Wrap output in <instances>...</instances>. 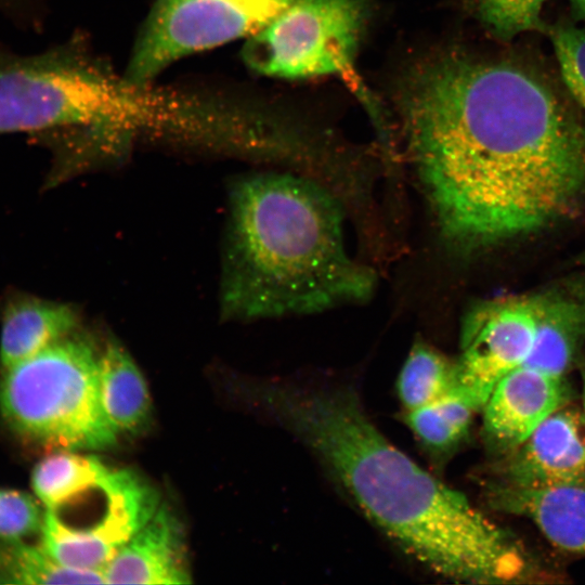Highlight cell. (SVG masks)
<instances>
[{
    "instance_id": "1",
    "label": "cell",
    "mask_w": 585,
    "mask_h": 585,
    "mask_svg": "<svg viewBox=\"0 0 585 585\" xmlns=\"http://www.w3.org/2000/svg\"><path fill=\"white\" fill-rule=\"evenodd\" d=\"M399 108L444 237L474 249L523 236L585 195V123L538 73L458 52L405 75Z\"/></svg>"
},
{
    "instance_id": "2",
    "label": "cell",
    "mask_w": 585,
    "mask_h": 585,
    "mask_svg": "<svg viewBox=\"0 0 585 585\" xmlns=\"http://www.w3.org/2000/svg\"><path fill=\"white\" fill-rule=\"evenodd\" d=\"M260 394L362 515L424 568L460 583L524 576L520 544L393 445L351 386L273 385Z\"/></svg>"
},
{
    "instance_id": "3",
    "label": "cell",
    "mask_w": 585,
    "mask_h": 585,
    "mask_svg": "<svg viewBox=\"0 0 585 585\" xmlns=\"http://www.w3.org/2000/svg\"><path fill=\"white\" fill-rule=\"evenodd\" d=\"M229 212L222 316L310 314L373 294L375 272L348 255L342 206L318 181L249 174L233 184Z\"/></svg>"
},
{
    "instance_id": "4",
    "label": "cell",
    "mask_w": 585,
    "mask_h": 585,
    "mask_svg": "<svg viewBox=\"0 0 585 585\" xmlns=\"http://www.w3.org/2000/svg\"><path fill=\"white\" fill-rule=\"evenodd\" d=\"M99 353L79 328L2 369L0 415L24 440L62 450H103L118 432L102 405Z\"/></svg>"
},
{
    "instance_id": "5",
    "label": "cell",
    "mask_w": 585,
    "mask_h": 585,
    "mask_svg": "<svg viewBox=\"0 0 585 585\" xmlns=\"http://www.w3.org/2000/svg\"><path fill=\"white\" fill-rule=\"evenodd\" d=\"M138 108L129 82L110 80L73 49L0 51V134L128 128Z\"/></svg>"
},
{
    "instance_id": "6",
    "label": "cell",
    "mask_w": 585,
    "mask_h": 585,
    "mask_svg": "<svg viewBox=\"0 0 585 585\" xmlns=\"http://www.w3.org/2000/svg\"><path fill=\"white\" fill-rule=\"evenodd\" d=\"M367 14L368 0H292L248 37L243 57L272 77L341 73L353 62Z\"/></svg>"
},
{
    "instance_id": "7",
    "label": "cell",
    "mask_w": 585,
    "mask_h": 585,
    "mask_svg": "<svg viewBox=\"0 0 585 585\" xmlns=\"http://www.w3.org/2000/svg\"><path fill=\"white\" fill-rule=\"evenodd\" d=\"M292 0H157L133 48L126 80L145 86L192 53L250 37Z\"/></svg>"
},
{
    "instance_id": "8",
    "label": "cell",
    "mask_w": 585,
    "mask_h": 585,
    "mask_svg": "<svg viewBox=\"0 0 585 585\" xmlns=\"http://www.w3.org/2000/svg\"><path fill=\"white\" fill-rule=\"evenodd\" d=\"M105 491L99 517L83 526L68 524L57 511L46 510L40 546L62 564L104 571L160 506L157 491L130 469H110Z\"/></svg>"
},
{
    "instance_id": "9",
    "label": "cell",
    "mask_w": 585,
    "mask_h": 585,
    "mask_svg": "<svg viewBox=\"0 0 585 585\" xmlns=\"http://www.w3.org/2000/svg\"><path fill=\"white\" fill-rule=\"evenodd\" d=\"M535 332L532 297L476 304L461 326L454 390L477 411L482 408L497 382L525 364Z\"/></svg>"
},
{
    "instance_id": "10",
    "label": "cell",
    "mask_w": 585,
    "mask_h": 585,
    "mask_svg": "<svg viewBox=\"0 0 585 585\" xmlns=\"http://www.w3.org/2000/svg\"><path fill=\"white\" fill-rule=\"evenodd\" d=\"M506 483L521 486L585 484V413L566 404L507 452Z\"/></svg>"
},
{
    "instance_id": "11",
    "label": "cell",
    "mask_w": 585,
    "mask_h": 585,
    "mask_svg": "<svg viewBox=\"0 0 585 585\" xmlns=\"http://www.w3.org/2000/svg\"><path fill=\"white\" fill-rule=\"evenodd\" d=\"M570 398L566 376L520 366L497 382L483 405L485 435L509 452Z\"/></svg>"
},
{
    "instance_id": "12",
    "label": "cell",
    "mask_w": 585,
    "mask_h": 585,
    "mask_svg": "<svg viewBox=\"0 0 585 585\" xmlns=\"http://www.w3.org/2000/svg\"><path fill=\"white\" fill-rule=\"evenodd\" d=\"M104 575L109 584L192 583L184 531L169 507H158L105 567Z\"/></svg>"
},
{
    "instance_id": "13",
    "label": "cell",
    "mask_w": 585,
    "mask_h": 585,
    "mask_svg": "<svg viewBox=\"0 0 585 585\" xmlns=\"http://www.w3.org/2000/svg\"><path fill=\"white\" fill-rule=\"evenodd\" d=\"M498 510L531 520L558 549L585 555V484L521 486L502 482L490 487Z\"/></svg>"
},
{
    "instance_id": "14",
    "label": "cell",
    "mask_w": 585,
    "mask_h": 585,
    "mask_svg": "<svg viewBox=\"0 0 585 585\" xmlns=\"http://www.w3.org/2000/svg\"><path fill=\"white\" fill-rule=\"evenodd\" d=\"M0 366L24 361L79 328L80 315L70 304L16 292L1 309Z\"/></svg>"
},
{
    "instance_id": "15",
    "label": "cell",
    "mask_w": 585,
    "mask_h": 585,
    "mask_svg": "<svg viewBox=\"0 0 585 585\" xmlns=\"http://www.w3.org/2000/svg\"><path fill=\"white\" fill-rule=\"evenodd\" d=\"M536 332L524 365L566 376L585 342V308L557 295L532 297Z\"/></svg>"
},
{
    "instance_id": "16",
    "label": "cell",
    "mask_w": 585,
    "mask_h": 585,
    "mask_svg": "<svg viewBox=\"0 0 585 585\" xmlns=\"http://www.w3.org/2000/svg\"><path fill=\"white\" fill-rule=\"evenodd\" d=\"M99 381L102 405L115 430L142 432L152 413L147 385L131 355L114 339L99 353Z\"/></svg>"
},
{
    "instance_id": "17",
    "label": "cell",
    "mask_w": 585,
    "mask_h": 585,
    "mask_svg": "<svg viewBox=\"0 0 585 585\" xmlns=\"http://www.w3.org/2000/svg\"><path fill=\"white\" fill-rule=\"evenodd\" d=\"M109 470L95 456L61 451L35 466L31 486L46 509L58 511L91 495Z\"/></svg>"
},
{
    "instance_id": "18",
    "label": "cell",
    "mask_w": 585,
    "mask_h": 585,
    "mask_svg": "<svg viewBox=\"0 0 585 585\" xmlns=\"http://www.w3.org/2000/svg\"><path fill=\"white\" fill-rule=\"evenodd\" d=\"M476 411L453 390L430 404L405 412V422L431 456L444 458L466 435Z\"/></svg>"
},
{
    "instance_id": "19",
    "label": "cell",
    "mask_w": 585,
    "mask_h": 585,
    "mask_svg": "<svg viewBox=\"0 0 585 585\" xmlns=\"http://www.w3.org/2000/svg\"><path fill=\"white\" fill-rule=\"evenodd\" d=\"M103 584L104 571L78 570L51 557L41 546L0 540V584Z\"/></svg>"
},
{
    "instance_id": "20",
    "label": "cell",
    "mask_w": 585,
    "mask_h": 585,
    "mask_svg": "<svg viewBox=\"0 0 585 585\" xmlns=\"http://www.w3.org/2000/svg\"><path fill=\"white\" fill-rule=\"evenodd\" d=\"M456 361L424 342H416L400 372L396 388L405 412L430 404L452 392Z\"/></svg>"
},
{
    "instance_id": "21",
    "label": "cell",
    "mask_w": 585,
    "mask_h": 585,
    "mask_svg": "<svg viewBox=\"0 0 585 585\" xmlns=\"http://www.w3.org/2000/svg\"><path fill=\"white\" fill-rule=\"evenodd\" d=\"M546 0H472L474 13L496 37L509 40L529 30H546L541 9Z\"/></svg>"
},
{
    "instance_id": "22",
    "label": "cell",
    "mask_w": 585,
    "mask_h": 585,
    "mask_svg": "<svg viewBox=\"0 0 585 585\" xmlns=\"http://www.w3.org/2000/svg\"><path fill=\"white\" fill-rule=\"evenodd\" d=\"M562 80L585 110V30L573 26L549 28Z\"/></svg>"
},
{
    "instance_id": "23",
    "label": "cell",
    "mask_w": 585,
    "mask_h": 585,
    "mask_svg": "<svg viewBox=\"0 0 585 585\" xmlns=\"http://www.w3.org/2000/svg\"><path fill=\"white\" fill-rule=\"evenodd\" d=\"M46 511L27 492L0 489V540L23 541L41 532Z\"/></svg>"
},
{
    "instance_id": "24",
    "label": "cell",
    "mask_w": 585,
    "mask_h": 585,
    "mask_svg": "<svg viewBox=\"0 0 585 585\" xmlns=\"http://www.w3.org/2000/svg\"><path fill=\"white\" fill-rule=\"evenodd\" d=\"M576 11L585 17V0H571Z\"/></svg>"
},
{
    "instance_id": "25",
    "label": "cell",
    "mask_w": 585,
    "mask_h": 585,
    "mask_svg": "<svg viewBox=\"0 0 585 585\" xmlns=\"http://www.w3.org/2000/svg\"><path fill=\"white\" fill-rule=\"evenodd\" d=\"M583 411L585 413V374L583 376Z\"/></svg>"
},
{
    "instance_id": "26",
    "label": "cell",
    "mask_w": 585,
    "mask_h": 585,
    "mask_svg": "<svg viewBox=\"0 0 585 585\" xmlns=\"http://www.w3.org/2000/svg\"><path fill=\"white\" fill-rule=\"evenodd\" d=\"M580 261H581L582 264L585 265V252L583 255H581Z\"/></svg>"
},
{
    "instance_id": "27",
    "label": "cell",
    "mask_w": 585,
    "mask_h": 585,
    "mask_svg": "<svg viewBox=\"0 0 585 585\" xmlns=\"http://www.w3.org/2000/svg\"><path fill=\"white\" fill-rule=\"evenodd\" d=\"M583 307L585 308V288L583 290Z\"/></svg>"
}]
</instances>
